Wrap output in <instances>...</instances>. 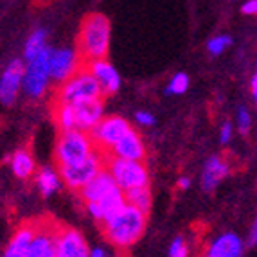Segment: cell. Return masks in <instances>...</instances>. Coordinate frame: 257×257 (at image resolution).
I'll return each instance as SVG.
<instances>
[{
    "instance_id": "obj_25",
    "label": "cell",
    "mask_w": 257,
    "mask_h": 257,
    "mask_svg": "<svg viewBox=\"0 0 257 257\" xmlns=\"http://www.w3.org/2000/svg\"><path fill=\"white\" fill-rule=\"evenodd\" d=\"M126 202L130 205L137 207L141 209L142 212H150L151 209V191H150V185L148 187H137V189H132V191H126Z\"/></svg>"
},
{
    "instance_id": "obj_6",
    "label": "cell",
    "mask_w": 257,
    "mask_h": 257,
    "mask_svg": "<svg viewBox=\"0 0 257 257\" xmlns=\"http://www.w3.org/2000/svg\"><path fill=\"white\" fill-rule=\"evenodd\" d=\"M103 167H106V153L95 148V150L92 151L86 159H83L81 162L72 164V166L58 167V171H60L63 184L77 193V191L85 187Z\"/></svg>"
},
{
    "instance_id": "obj_34",
    "label": "cell",
    "mask_w": 257,
    "mask_h": 257,
    "mask_svg": "<svg viewBox=\"0 0 257 257\" xmlns=\"http://www.w3.org/2000/svg\"><path fill=\"white\" fill-rule=\"evenodd\" d=\"M250 92H252V97H253V101H255V104H257V70H255V74H253V77H252V83H250Z\"/></svg>"
},
{
    "instance_id": "obj_3",
    "label": "cell",
    "mask_w": 257,
    "mask_h": 257,
    "mask_svg": "<svg viewBox=\"0 0 257 257\" xmlns=\"http://www.w3.org/2000/svg\"><path fill=\"white\" fill-rule=\"evenodd\" d=\"M94 150L95 144L92 141L90 133L81 132V130L60 132L54 150L56 164H58V167L72 166V164H77L83 159H86Z\"/></svg>"
},
{
    "instance_id": "obj_26",
    "label": "cell",
    "mask_w": 257,
    "mask_h": 257,
    "mask_svg": "<svg viewBox=\"0 0 257 257\" xmlns=\"http://www.w3.org/2000/svg\"><path fill=\"white\" fill-rule=\"evenodd\" d=\"M187 88H189V76L185 72H178V74H175V77L169 81V85H167V88H166V94L182 95L187 92Z\"/></svg>"
},
{
    "instance_id": "obj_32",
    "label": "cell",
    "mask_w": 257,
    "mask_h": 257,
    "mask_svg": "<svg viewBox=\"0 0 257 257\" xmlns=\"http://www.w3.org/2000/svg\"><path fill=\"white\" fill-rule=\"evenodd\" d=\"M244 15H257V0H248L246 4L241 8Z\"/></svg>"
},
{
    "instance_id": "obj_13",
    "label": "cell",
    "mask_w": 257,
    "mask_h": 257,
    "mask_svg": "<svg viewBox=\"0 0 257 257\" xmlns=\"http://www.w3.org/2000/svg\"><path fill=\"white\" fill-rule=\"evenodd\" d=\"M110 155L119 157V159L144 162V160H146V144H144L142 137L139 135V132L130 128L128 132L117 141L115 146L110 150Z\"/></svg>"
},
{
    "instance_id": "obj_37",
    "label": "cell",
    "mask_w": 257,
    "mask_h": 257,
    "mask_svg": "<svg viewBox=\"0 0 257 257\" xmlns=\"http://www.w3.org/2000/svg\"><path fill=\"white\" fill-rule=\"evenodd\" d=\"M106 257H115V255H106Z\"/></svg>"
},
{
    "instance_id": "obj_16",
    "label": "cell",
    "mask_w": 257,
    "mask_h": 257,
    "mask_svg": "<svg viewBox=\"0 0 257 257\" xmlns=\"http://www.w3.org/2000/svg\"><path fill=\"white\" fill-rule=\"evenodd\" d=\"M86 70L97 79V83L101 85V90H103V95H113L119 92L120 76L115 70V67L111 63H108L106 60L88 61Z\"/></svg>"
},
{
    "instance_id": "obj_12",
    "label": "cell",
    "mask_w": 257,
    "mask_h": 257,
    "mask_svg": "<svg viewBox=\"0 0 257 257\" xmlns=\"http://www.w3.org/2000/svg\"><path fill=\"white\" fill-rule=\"evenodd\" d=\"M126 193L120 187H115L113 191L103 196L97 202L86 203V210L88 214L99 223H104L106 219H110L111 216H115L122 207L126 205Z\"/></svg>"
},
{
    "instance_id": "obj_9",
    "label": "cell",
    "mask_w": 257,
    "mask_h": 257,
    "mask_svg": "<svg viewBox=\"0 0 257 257\" xmlns=\"http://www.w3.org/2000/svg\"><path fill=\"white\" fill-rule=\"evenodd\" d=\"M56 257H90V246L76 228L58 225L56 230Z\"/></svg>"
},
{
    "instance_id": "obj_20",
    "label": "cell",
    "mask_w": 257,
    "mask_h": 257,
    "mask_svg": "<svg viewBox=\"0 0 257 257\" xmlns=\"http://www.w3.org/2000/svg\"><path fill=\"white\" fill-rule=\"evenodd\" d=\"M203 257H243V241L234 232H225L209 244Z\"/></svg>"
},
{
    "instance_id": "obj_5",
    "label": "cell",
    "mask_w": 257,
    "mask_h": 257,
    "mask_svg": "<svg viewBox=\"0 0 257 257\" xmlns=\"http://www.w3.org/2000/svg\"><path fill=\"white\" fill-rule=\"evenodd\" d=\"M99 97H103L101 85L86 69L77 70L72 77H69L67 81L61 83V86L58 88V94H56V101L70 104Z\"/></svg>"
},
{
    "instance_id": "obj_15",
    "label": "cell",
    "mask_w": 257,
    "mask_h": 257,
    "mask_svg": "<svg viewBox=\"0 0 257 257\" xmlns=\"http://www.w3.org/2000/svg\"><path fill=\"white\" fill-rule=\"evenodd\" d=\"M74 113H76V126L81 132L90 133L99 120L104 117V104L103 97L90 99V101H81L74 104Z\"/></svg>"
},
{
    "instance_id": "obj_24",
    "label": "cell",
    "mask_w": 257,
    "mask_h": 257,
    "mask_svg": "<svg viewBox=\"0 0 257 257\" xmlns=\"http://www.w3.org/2000/svg\"><path fill=\"white\" fill-rule=\"evenodd\" d=\"M47 47H49L47 45V31L36 29L26 42V49H24V60H26V63L31 60H35L36 56H38L42 51H45Z\"/></svg>"
},
{
    "instance_id": "obj_18",
    "label": "cell",
    "mask_w": 257,
    "mask_h": 257,
    "mask_svg": "<svg viewBox=\"0 0 257 257\" xmlns=\"http://www.w3.org/2000/svg\"><path fill=\"white\" fill-rule=\"evenodd\" d=\"M35 232H36V223H31V221L22 223L20 227L13 232V236L9 239L2 257H27L31 241L35 237Z\"/></svg>"
},
{
    "instance_id": "obj_19",
    "label": "cell",
    "mask_w": 257,
    "mask_h": 257,
    "mask_svg": "<svg viewBox=\"0 0 257 257\" xmlns=\"http://www.w3.org/2000/svg\"><path fill=\"white\" fill-rule=\"evenodd\" d=\"M228 175H230V166H228L227 160L223 159V157H219V155L209 157V160H207L205 166H203V173H202L203 191H207V193L214 191L219 185V182H221L223 178H227Z\"/></svg>"
},
{
    "instance_id": "obj_28",
    "label": "cell",
    "mask_w": 257,
    "mask_h": 257,
    "mask_svg": "<svg viewBox=\"0 0 257 257\" xmlns=\"http://www.w3.org/2000/svg\"><path fill=\"white\" fill-rule=\"evenodd\" d=\"M232 43V38L230 36H214L212 40H209V43H207V49H209V52L212 56H219L225 52V49L228 47Z\"/></svg>"
},
{
    "instance_id": "obj_8",
    "label": "cell",
    "mask_w": 257,
    "mask_h": 257,
    "mask_svg": "<svg viewBox=\"0 0 257 257\" xmlns=\"http://www.w3.org/2000/svg\"><path fill=\"white\" fill-rule=\"evenodd\" d=\"M130 128H132V124H130L124 117L108 115L99 120V124L90 132V137L97 150L104 151V153H110L111 148L115 146L117 141H119Z\"/></svg>"
},
{
    "instance_id": "obj_22",
    "label": "cell",
    "mask_w": 257,
    "mask_h": 257,
    "mask_svg": "<svg viewBox=\"0 0 257 257\" xmlns=\"http://www.w3.org/2000/svg\"><path fill=\"white\" fill-rule=\"evenodd\" d=\"M11 169L20 180H27L33 175H36V160L33 153L27 148H20L18 151H15L11 159Z\"/></svg>"
},
{
    "instance_id": "obj_14",
    "label": "cell",
    "mask_w": 257,
    "mask_h": 257,
    "mask_svg": "<svg viewBox=\"0 0 257 257\" xmlns=\"http://www.w3.org/2000/svg\"><path fill=\"white\" fill-rule=\"evenodd\" d=\"M56 230L58 225H45L36 223L35 237L31 241L27 257H54L56 255Z\"/></svg>"
},
{
    "instance_id": "obj_27",
    "label": "cell",
    "mask_w": 257,
    "mask_h": 257,
    "mask_svg": "<svg viewBox=\"0 0 257 257\" xmlns=\"http://www.w3.org/2000/svg\"><path fill=\"white\" fill-rule=\"evenodd\" d=\"M236 124H237V132L241 135H246L252 128V115H250V111L246 106H241L237 108V113H236Z\"/></svg>"
},
{
    "instance_id": "obj_1",
    "label": "cell",
    "mask_w": 257,
    "mask_h": 257,
    "mask_svg": "<svg viewBox=\"0 0 257 257\" xmlns=\"http://www.w3.org/2000/svg\"><path fill=\"white\" fill-rule=\"evenodd\" d=\"M148 214L137 207L126 203L115 216L106 219L103 225V232L106 241L117 250H128L137 243L146 230Z\"/></svg>"
},
{
    "instance_id": "obj_35",
    "label": "cell",
    "mask_w": 257,
    "mask_h": 257,
    "mask_svg": "<svg viewBox=\"0 0 257 257\" xmlns=\"http://www.w3.org/2000/svg\"><path fill=\"white\" fill-rule=\"evenodd\" d=\"M106 250L103 246H95V248H90V257H106Z\"/></svg>"
},
{
    "instance_id": "obj_23",
    "label": "cell",
    "mask_w": 257,
    "mask_h": 257,
    "mask_svg": "<svg viewBox=\"0 0 257 257\" xmlns=\"http://www.w3.org/2000/svg\"><path fill=\"white\" fill-rule=\"evenodd\" d=\"M54 122L61 132H69V130H77L76 126V113H74V104L61 103L56 101L54 104Z\"/></svg>"
},
{
    "instance_id": "obj_21",
    "label": "cell",
    "mask_w": 257,
    "mask_h": 257,
    "mask_svg": "<svg viewBox=\"0 0 257 257\" xmlns=\"http://www.w3.org/2000/svg\"><path fill=\"white\" fill-rule=\"evenodd\" d=\"M35 176H36V187H38L40 194L45 198L58 193L61 187V182H63L60 176V171L51 166H43L42 169L36 171Z\"/></svg>"
},
{
    "instance_id": "obj_10",
    "label": "cell",
    "mask_w": 257,
    "mask_h": 257,
    "mask_svg": "<svg viewBox=\"0 0 257 257\" xmlns=\"http://www.w3.org/2000/svg\"><path fill=\"white\" fill-rule=\"evenodd\" d=\"M81 56L74 49L61 47L52 49L51 52V77L56 83H63L81 70Z\"/></svg>"
},
{
    "instance_id": "obj_29",
    "label": "cell",
    "mask_w": 257,
    "mask_h": 257,
    "mask_svg": "<svg viewBox=\"0 0 257 257\" xmlns=\"http://www.w3.org/2000/svg\"><path fill=\"white\" fill-rule=\"evenodd\" d=\"M169 257H189V244L182 236H176L169 246Z\"/></svg>"
},
{
    "instance_id": "obj_4",
    "label": "cell",
    "mask_w": 257,
    "mask_h": 257,
    "mask_svg": "<svg viewBox=\"0 0 257 257\" xmlns=\"http://www.w3.org/2000/svg\"><path fill=\"white\" fill-rule=\"evenodd\" d=\"M106 169L111 173L115 184L122 191H132L137 187L150 185V171L144 162L139 160H126L106 153Z\"/></svg>"
},
{
    "instance_id": "obj_2",
    "label": "cell",
    "mask_w": 257,
    "mask_h": 257,
    "mask_svg": "<svg viewBox=\"0 0 257 257\" xmlns=\"http://www.w3.org/2000/svg\"><path fill=\"white\" fill-rule=\"evenodd\" d=\"M110 49V22L104 15L92 13L83 18L79 36H77V51L83 61L104 60Z\"/></svg>"
},
{
    "instance_id": "obj_31",
    "label": "cell",
    "mask_w": 257,
    "mask_h": 257,
    "mask_svg": "<svg viewBox=\"0 0 257 257\" xmlns=\"http://www.w3.org/2000/svg\"><path fill=\"white\" fill-rule=\"evenodd\" d=\"M135 119H137L139 124L146 126V128H151V126L157 122V119H155L153 113H150V111H137V113H135Z\"/></svg>"
},
{
    "instance_id": "obj_11",
    "label": "cell",
    "mask_w": 257,
    "mask_h": 257,
    "mask_svg": "<svg viewBox=\"0 0 257 257\" xmlns=\"http://www.w3.org/2000/svg\"><path fill=\"white\" fill-rule=\"evenodd\" d=\"M24 74L26 65L22 60H13L0 77V103L11 106L17 101L18 92L24 88Z\"/></svg>"
},
{
    "instance_id": "obj_36",
    "label": "cell",
    "mask_w": 257,
    "mask_h": 257,
    "mask_svg": "<svg viewBox=\"0 0 257 257\" xmlns=\"http://www.w3.org/2000/svg\"><path fill=\"white\" fill-rule=\"evenodd\" d=\"M178 187H180L182 191L189 189V187H191V178H189V176H182L180 180H178Z\"/></svg>"
},
{
    "instance_id": "obj_30",
    "label": "cell",
    "mask_w": 257,
    "mask_h": 257,
    "mask_svg": "<svg viewBox=\"0 0 257 257\" xmlns=\"http://www.w3.org/2000/svg\"><path fill=\"white\" fill-rule=\"evenodd\" d=\"M232 135H234V126H232L230 120L223 122L221 128H219V142L221 144H228L232 141Z\"/></svg>"
},
{
    "instance_id": "obj_17",
    "label": "cell",
    "mask_w": 257,
    "mask_h": 257,
    "mask_svg": "<svg viewBox=\"0 0 257 257\" xmlns=\"http://www.w3.org/2000/svg\"><path fill=\"white\" fill-rule=\"evenodd\" d=\"M115 187H119V185L115 184L111 173L108 171L106 167H103V169H101L85 187L79 189L77 193H79V198H81L83 202L90 203V202H97V200H101L103 196H106V194L110 193V191H113Z\"/></svg>"
},
{
    "instance_id": "obj_33",
    "label": "cell",
    "mask_w": 257,
    "mask_h": 257,
    "mask_svg": "<svg viewBox=\"0 0 257 257\" xmlns=\"http://www.w3.org/2000/svg\"><path fill=\"white\" fill-rule=\"evenodd\" d=\"M248 244L250 246H255L257 244V216L252 223V228H250V234H248Z\"/></svg>"
},
{
    "instance_id": "obj_7",
    "label": "cell",
    "mask_w": 257,
    "mask_h": 257,
    "mask_svg": "<svg viewBox=\"0 0 257 257\" xmlns=\"http://www.w3.org/2000/svg\"><path fill=\"white\" fill-rule=\"evenodd\" d=\"M51 52L52 47L42 51L35 60L27 61L24 74V92L29 97L40 99L45 95L51 81Z\"/></svg>"
}]
</instances>
